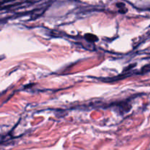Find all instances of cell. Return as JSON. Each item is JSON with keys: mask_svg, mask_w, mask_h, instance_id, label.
<instances>
[{"mask_svg": "<svg viewBox=\"0 0 150 150\" xmlns=\"http://www.w3.org/2000/svg\"><path fill=\"white\" fill-rule=\"evenodd\" d=\"M84 38L87 41L91 42H97L98 40V38L96 35H92V34H86L84 35Z\"/></svg>", "mask_w": 150, "mask_h": 150, "instance_id": "cell-1", "label": "cell"}, {"mask_svg": "<svg viewBox=\"0 0 150 150\" xmlns=\"http://www.w3.org/2000/svg\"><path fill=\"white\" fill-rule=\"evenodd\" d=\"M142 73H148V72H149L150 71V64H147V65L143 67V68L142 69Z\"/></svg>", "mask_w": 150, "mask_h": 150, "instance_id": "cell-2", "label": "cell"}]
</instances>
